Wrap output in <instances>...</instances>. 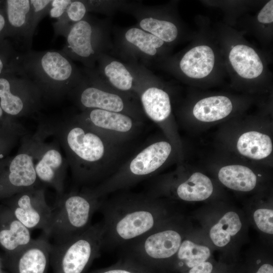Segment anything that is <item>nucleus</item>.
I'll return each instance as SVG.
<instances>
[{"mask_svg": "<svg viewBox=\"0 0 273 273\" xmlns=\"http://www.w3.org/2000/svg\"><path fill=\"white\" fill-rule=\"evenodd\" d=\"M74 117L92 129L124 144H134L145 124L123 113L98 109L81 111Z\"/></svg>", "mask_w": 273, "mask_h": 273, "instance_id": "f8f14e48", "label": "nucleus"}, {"mask_svg": "<svg viewBox=\"0 0 273 273\" xmlns=\"http://www.w3.org/2000/svg\"><path fill=\"white\" fill-rule=\"evenodd\" d=\"M214 54L207 46H199L188 51L179 62L181 71L187 76L202 78L211 72L214 64Z\"/></svg>", "mask_w": 273, "mask_h": 273, "instance_id": "aec40b11", "label": "nucleus"}, {"mask_svg": "<svg viewBox=\"0 0 273 273\" xmlns=\"http://www.w3.org/2000/svg\"><path fill=\"white\" fill-rule=\"evenodd\" d=\"M157 227L122 250L128 257L155 273L161 261L170 259L177 252L182 242L175 229Z\"/></svg>", "mask_w": 273, "mask_h": 273, "instance_id": "6e6552de", "label": "nucleus"}, {"mask_svg": "<svg viewBox=\"0 0 273 273\" xmlns=\"http://www.w3.org/2000/svg\"><path fill=\"white\" fill-rule=\"evenodd\" d=\"M257 19L262 23H271L273 21V1H269L259 13Z\"/></svg>", "mask_w": 273, "mask_h": 273, "instance_id": "c9c22d12", "label": "nucleus"}, {"mask_svg": "<svg viewBox=\"0 0 273 273\" xmlns=\"http://www.w3.org/2000/svg\"><path fill=\"white\" fill-rule=\"evenodd\" d=\"M172 151L171 144L166 141H147L138 148L114 174L93 187L94 192L103 198L148 178L166 162Z\"/></svg>", "mask_w": 273, "mask_h": 273, "instance_id": "39448f33", "label": "nucleus"}, {"mask_svg": "<svg viewBox=\"0 0 273 273\" xmlns=\"http://www.w3.org/2000/svg\"><path fill=\"white\" fill-rule=\"evenodd\" d=\"M253 217L256 225L260 230L267 234H273L272 209H257L254 212Z\"/></svg>", "mask_w": 273, "mask_h": 273, "instance_id": "2f4dec72", "label": "nucleus"}, {"mask_svg": "<svg viewBox=\"0 0 273 273\" xmlns=\"http://www.w3.org/2000/svg\"><path fill=\"white\" fill-rule=\"evenodd\" d=\"M69 96L81 111L98 109L123 113L143 123L147 119L136 98L117 92L89 76L85 77Z\"/></svg>", "mask_w": 273, "mask_h": 273, "instance_id": "0eeeda50", "label": "nucleus"}, {"mask_svg": "<svg viewBox=\"0 0 273 273\" xmlns=\"http://www.w3.org/2000/svg\"><path fill=\"white\" fill-rule=\"evenodd\" d=\"M51 242L44 235L17 250L6 253L5 261L12 273H48Z\"/></svg>", "mask_w": 273, "mask_h": 273, "instance_id": "dca6fc26", "label": "nucleus"}, {"mask_svg": "<svg viewBox=\"0 0 273 273\" xmlns=\"http://www.w3.org/2000/svg\"><path fill=\"white\" fill-rule=\"evenodd\" d=\"M212 268L210 262L205 261L192 267L189 273H211Z\"/></svg>", "mask_w": 273, "mask_h": 273, "instance_id": "e433bc0d", "label": "nucleus"}, {"mask_svg": "<svg viewBox=\"0 0 273 273\" xmlns=\"http://www.w3.org/2000/svg\"><path fill=\"white\" fill-rule=\"evenodd\" d=\"M137 18L139 28L164 42H172L177 38L178 30L172 22L155 18L147 10L139 12Z\"/></svg>", "mask_w": 273, "mask_h": 273, "instance_id": "bb28decb", "label": "nucleus"}, {"mask_svg": "<svg viewBox=\"0 0 273 273\" xmlns=\"http://www.w3.org/2000/svg\"><path fill=\"white\" fill-rule=\"evenodd\" d=\"M213 190L210 178L199 172L193 173L186 181L176 188L177 197L184 201H199L209 198Z\"/></svg>", "mask_w": 273, "mask_h": 273, "instance_id": "a878e982", "label": "nucleus"}, {"mask_svg": "<svg viewBox=\"0 0 273 273\" xmlns=\"http://www.w3.org/2000/svg\"><path fill=\"white\" fill-rule=\"evenodd\" d=\"M104 30L100 22L86 15L70 27L64 35L66 43L61 51L71 60L79 61L91 69L104 54Z\"/></svg>", "mask_w": 273, "mask_h": 273, "instance_id": "9d476101", "label": "nucleus"}, {"mask_svg": "<svg viewBox=\"0 0 273 273\" xmlns=\"http://www.w3.org/2000/svg\"><path fill=\"white\" fill-rule=\"evenodd\" d=\"M229 60L235 70L243 78H255L262 72V61L255 50L249 46L238 44L233 47Z\"/></svg>", "mask_w": 273, "mask_h": 273, "instance_id": "412c9836", "label": "nucleus"}, {"mask_svg": "<svg viewBox=\"0 0 273 273\" xmlns=\"http://www.w3.org/2000/svg\"><path fill=\"white\" fill-rule=\"evenodd\" d=\"M232 109V103L229 98L216 96L198 101L194 107L193 113L198 120L209 122L225 118L231 113Z\"/></svg>", "mask_w": 273, "mask_h": 273, "instance_id": "5701e85b", "label": "nucleus"}, {"mask_svg": "<svg viewBox=\"0 0 273 273\" xmlns=\"http://www.w3.org/2000/svg\"><path fill=\"white\" fill-rule=\"evenodd\" d=\"M6 4L7 21L13 32L30 46L36 29L30 0H7Z\"/></svg>", "mask_w": 273, "mask_h": 273, "instance_id": "6ab92c4d", "label": "nucleus"}, {"mask_svg": "<svg viewBox=\"0 0 273 273\" xmlns=\"http://www.w3.org/2000/svg\"><path fill=\"white\" fill-rule=\"evenodd\" d=\"M138 98L147 118L159 124L167 120L171 112L169 96L162 89L151 85L150 77L139 90Z\"/></svg>", "mask_w": 273, "mask_h": 273, "instance_id": "f3484780", "label": "nucleus"}, {"mask_svg": "<svg viewBox=\"0 0 273 273\" xmlns=\"http://www.w3.org/2000/svg\"><path fill=\"white\" fill-rule=\"evenodd\" d=\"M102 221L66 242L51 243L50 263L53 273H84L103 249Z\"/></svg>", "mask_w": 273, "mask_h": 273, "instance_id": "423d86ee", "label": "nucleus"}, {"mask_svg": "<svg viewBox=\"0 0 273 273\" xmlns=\"http://www.w3.org/2000/svg\"><path fill=\"white\" fill-rule=\"evenodd\" d=\"M103 249L121 250L162 223V208L146 192L123 193L102 199Z\"/></svg>", "mask_w": 273, "mask_h": 273, "instance_id": "f03ea898", "label": "nucleus"}, {"mask_svg": "<svg viewBox=\"0 0 273 273\" xmlns=\"http://www.w3.org/2000/svg\"><path fill=\"white\" fill-rule=\"evenodd\" d=\"M122 38L123 44L127 49L149 59L155 56L158 49L164 43L158 37L139 27L128 28Z\"/></svg>", "mask_w": 273, "mask_h": 273, "instance_id": "4be33fe9", "label": "nucleus"}, {"mask_svg": "<svg viewBox=\"0 0 273 273\" xmlns=\"http://www.w3.org/2000/svg\"><path fill=\"white\" fill-rule=\"evenodd\" d=\"M41 125L63 148L74 181L83 187L105 181L137 149L135 144L118 143L74 116Z\"/></svg>", "mask_w": 273, "mask_h": 273, "instance_id": "f257e3e1", "label": "nucleus"}, {"mask_svg": "<svg viewBox=\"0 0 273 273\" xmlns=\"http://www.w3.org/2000/svg\"><path fill=\"white\" fill-rule=\"evenodd\" d=\"M14 216L30 230L44 231L52 213V207L47 203L43 186L29 189L3 200Z\"/></svg>", "mask_w": 273, "mask_h": 273, "instance_id": "4468645a", "label": "nucleus"}, {"mask_svg": "<svg viewBox=\"0 0 273 273\" xmlns=\"http://www.w3.org/2000/svg\"><path fill=\"white\" fill-rule=\"evenodd\" d=\"M19 73L18 78L0 77V106L8 116L14 118L37 111L43 99L33 83Z\"/></svg>", "mask_w": 273, "mask_h": 273, "instance_id": "ddd939ff", "label": "nucleus"}, {"mask_svg": "<svg viewBox=\"0 0 273 273\" xmlns=\"http://www.w3.org/2000/svg\"><path fill=\"white\" fill-rule=\"evenodd\" d=\"M18 72L31 80L42 98L59 100L84 79L71 60L61 51H29L20 57Z\"/></svg>", "mask_w": 273, "mask_h": 273, "instance_id": "7ed1b4c3", "label": "nucleus"}, {"mask_svg": "<svg viewBox=\"0 0 273 273\" xmlns=\"http://www.w3.org/2000/svg\"><path fill=\"white\" fill-rule=\"evenodd\" d=\"M256 273H273V267L269 264L261 265Z\"/></svg>", "mask_w": 273, "mask_h": 273, "instance_id": "4c0bfd02", "label": "nucleus"}, {"mask_svg": "<svg viewBox=\"0 0 273 273\" xmlns=\"http://www.w3.org/2000/svg\"><path fill=\"white\" fill-rule=\"evenodd\" d=\"M210 255V251L207 247L196 244L188 240L181 242L176 253L177 259L184 261L190 268L206 261Z\"/></svg>", "mask_w": 273, "mask_h": 273, "instance_id": "c85d7f7f", "label": "nucleus"}, {"mask_svg": "<svg viewBox=\"0 0 273 273\" xmlns=\"http://www.w3.org/2000/svg\"><path fill=\"white\" fill-rule=\"evenodd\" d=\"M30 136L25 135L18 153L0 161V200L38 187Z\"/></svg>", "mask_w": 273, "mask_h": 273, "instance_id": "1a4fd4ad", "label": "nucleus"}, {"mask_svg": "<svg viewBox=\"0 0 273 273\" xmlns=\"http://www.w3.org/2000/svg\"><path fill=\"white\" fill-rule=\"evenodd\" d=\"M33 239L30 230L3 204L0 206V245L6 253L17 250L29 244Z\"/></svg>", "mask_w": 273, "mask_h": 273, "instance_id": "a211bd4d", "label": "nucleus"}, {"mask_svg": "<svg viewBox=\"0 0 273 273\" xmlns=\"http://www.w3.org/2000/svg\"><path fill=\"white\" fill-rule=\"evenodd\" d=\"M98 72L88 70L87 76L95 78L108 87L121 93L138 98V93L148 77L132 67L102 55L98 59ZM139 100V99H138Z\"/></svg>", "mask_w": 273, "mask_h": 273, "instance_id": "2eb2a0df", "label": "nucleus"}, {"mask_svg": "<svg viewBox=\"0 0 273 273\" xmlns=\"http://www.w3.org/2000/svg\"><path fill=\"white\" fill-rule=\"evenodd\" d=\"M91 273H155L134 260L123 256L116 263Z\"/></svg>", "mask_w": 273, "mask_h": 273, "instance_id": "c756f323", "label": "nucleus"}, {"mask_svg": "<svg viewBox=\"0 0 273 273\" xmlns=\"http://www.w3.org/2000/svg\"><path fill=\"white\" fill-rule=\"evenodd\" d=\"M30 138L34 169L38 179L43 185L54 189L58 196L62 195L64 191L68 165L66 157L63 156L59 148L58 142L56 139L52 142H47L46 135L40 127Z\"/></svg>", "mask_w": 273, "mask_h": 273, "instance_id": "9b49d317", "label": "nucleus"}, {"mask_svg": "<svg viewBox=\"0 0 273 273\" xmlns=\"http://www.w3.org/2000/svg\"><path fill=\"white\" fill-rule=\"evenodd\" d=\"M24 128L15 121V118L8 116L0 106V132Z\"/></svg>", "mask_w": 273, "mask_h": 273, "instance_id": "f704fd0d", "label": "nucleus"}, {"mask_svg": "<svg viewBox=\"0 0 273 273\" xmlns=\"http://www.w3.org/2000/svg\"><path fill=\"white\" fill-rule=\"evenodd\" d=\"M72 0H53L49 14L51 18L60 19L65 13Z\"/></svg>", "mask_w": 273, "mask_h": 273, "instance_id": "72a5a7b5", "label": "nucleus"}, {"mask_svg": "<svg viewBox=\"0 0 273 273\" xmlns=\"http://www.w3.org/2000/svg\"><path fill=\"white\" fill-rule=\"evenodd\" d=\"M25 133L24 128L0 132V161L7 157L18 139Z\"/></svg>", "mask_w": 273, "mask_h": 273, "instance_id": "7c9ffc66", "label": "nucleus"}, {"mask_svg": "<svg viewBox=\"0 0 273 273\" xmlns=\"http://www.w3.org/2000/svg\"><path fill=\"white\" fill-rule=\"evenodd\" d=\"M5 67V63L3 60V58L0 56V75L3 72Z\"/></svg>", "mask_w": 273, "mask_h": 273, "instance_id": "ea45409f", "label": "nucleus"}, {"mask_svg": "<svg viewBox=\"0 0 273 273\" xmlns=\"http://www.w3.org/2000/svg\"><path fill=\"white\" fill-rule=\"evenodd\" d=\"M6 26V20L5 17L0 13V33L3 31Z\"/></svg>", "mask_w": 273, "mask_h": 273, "instance_id": "58836bf2", "label": "nucleus"}, {"mask_svg": "<svg viewBox=\"0 0 273 273\" xmlns=\"http://www.w3.org/2000/svg\"><path fill=\"white\" fill-rule=\"evenodd\" d=\"M52 1L30 0L33 12V23L35 28L40 20L47 14L51 7Z\"/></svg>", "mask_w": 273, "mask_h": 273, "instance_id": "473e14b6", "label": "nucleus"}, {"mask_svg": "<svg viewBox=\"0 0 273 273\" xmlns=\"http://www.w3.org/2000/svg\"><path fill=\"white\" fill-rule=\"evenodd\" d=\"M241 227L242 223L238 214L230 211L211 228L209 236L216 246L223 247L230 242L231 237L235 236Z\"/></svg>", "mask_w": 273, "mask_h": 273, "instance_id": "cd10ccee", "label": "nucleus"}, {"mask_svg": "<svg viewBox=\"0 0 273 273\" xmlns=\"http://www.w3.org/2000/svg\"><path fill=\"white\" fill-rule=\"evenodd\" d=\"M219 180L228 188L239 191L253 190L256 184V176L248 167L241 165L222 167L218 172Z\"/></svg>", "mask_w": 273, "mask_h": 273, "instance_id": "393cba45", "label": "nucleus"}, {"mask_svg": "<svg viewBox=\"0 0 273 273\" xmlns=\"http://www.w3.org/2000/svg\"><path fill=\"white\" fill-rule=\"evenodd\" d=\"M102 199L88 187L58 196L43 234L54 244L80 235L91 225L92 217L99 210Z\"/></svg>", "mask_w": 273, "mask_h": 273, "instance_id": "20e7f679", "label": "nucleus"}, {"mask_svg": "<svg viewBox=\"0 0 273 273\" xmlns=\"http://www.w3.org/2000/svg\"><path fill=\"white\" fill-rule=\"evenodd\" d=\"M237 148L242 155L253 159H262L268 156L272 150L269 136L257 131H248L239 138Z\"/></svg>", "mask_w": 273, "mask_h": 273, "instance_id": "b1692460", "label": "nucleus"}, {"mask_svg": "<svg viewBox=\"0 0 273 273\" xmlns=\"http://www.w3.org/2000/svg\"><path fill=\"white\" fill-rule=\"evenodd\" d=\"M0 273H2V272L0 271Z\"/></svg>", "mask_w": 273, "mask_h": 273, "instance_id": "a19ab883", "label": "nucleus"}]
</instances>
